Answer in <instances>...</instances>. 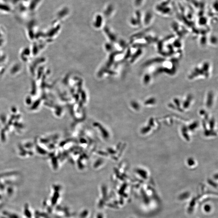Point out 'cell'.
I'll return each instance as SVG.
<instances>
[{
  "label": "cell",
  "instance_id": "1",
  "mask_svg": "<svg viewBox=\"0 0 218 218\" xmlns=\"http://www.w3.org/2000/svg\"><path fill=\"white\" fill-rule=\"evenodd\" d=\"M43 0H29L27 6L28 15H33L38 11Z\"/></svg>",
  "mask_w": 218,
  "mask_h": 218
},
{
  "label": "cell",
  "instance_id": "2",
  "mask_svg": "<svg viewBox=\"0 0 218 218\" xmlns=\"http://www.w3.org/2000/svg\"><path fill=\"white\" fill-rule=\"evenodd\" d=\"M29 0H9V4L16 10L27 7Z\"/></svg>",
  "mask_w": 218,
  "mask_h": 218
},
{
  "label": "cell",
  "instance_id": "3",
  "mask_svg": "<svg viewBox=\"0 0 218 218\" xmlns=\"http://www.w3.org/2000/svg\"><path fill=\"white\" fill-rule=\"evenodd\" d=\"M13 10L14 9L10 5L0 1V14H10Z\"/></svg>",
  "mask_w": 218,
  "mask_h": 218
}]
</instances>
